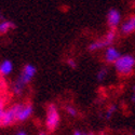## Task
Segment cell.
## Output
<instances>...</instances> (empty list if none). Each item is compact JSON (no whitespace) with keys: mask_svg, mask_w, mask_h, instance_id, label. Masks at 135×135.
<instances>
[{"mask_svg":"<svg viewBox=\"0 0 135 135\" xmlns=\"http://www.w3.org/2000/svg\"><path fill=\"white\" fill-rule=\"evenodd\" d=\"M114 66H115L118 74L123 75V76H128L135 68V57L130 54L121 55L118 59V61L114 64Z\"/></svg>","mask_w":135,"mask_h":135,"instance_id":"6da1fadb","label":"cell"},{"mask_svg":"<svg viewBox=\"0 0 135 135\" xmlns=\"http://www.w3.org/2000/svg\"><path fill=\"white\" fill-rule=\"evenodd\" d=\"M60 114L57 111V107L55 104L51 103L47 108V116H46V126L49 131H54L60 124Z\"/></svg>","mask_w":135,"mask_h":135,"instance_id":"7a4b0ae2","label":"cell"},{"mask_svg":"<svg viewBox=\"0 0 135 135\" xmlns=\"http://www.w3.org/2000/svg\"><path fill=\"white\" fill-rule=\"evenodd\" d=\"M23 106H24V104L16 103V104L11 106L8 110H6L3 118H2V121H1V126L8 127V126L13 124V123L16 121L17 116L20 114V111L22 110V108H23Z\"/></svg>","mask_w":135,"mask_h":135,"instance_id":"3957f363","label":"cell"},{"mask_svg":"<svg viewBox=\"0 0 135 135\" xmlns=\"http://www.w3.org/2000/svg\"><path fill=\"white\" fill-rule=\"evenodd\" d=\"M36 73H37V69H36L35 66H33L32 64H26L24 66L23 70H22L18 79L16 80V82L18 84H21V85L25 86L26 84H28L32 80V78L35 77Z\"/></svg>","mask_w":135,"mask_h":135,"instance_id":"277c9868","label":"cell"},{"mask_svg":"<svg viewBox=\"0 0 135 135\" xmlns=\"http://www.w3.org/2000/svg\"><path fill=\"white\" fill-rule=\"evenodd\" d=\"M121 23V13L117 9H110L107 12V24L110 30H116Z\"/></svg>","mask_w":135,"mask_h":135,"instance_id":"5b68a950","label":"cell"},{"mask_svg":"<svg viewBox=\"0 0 135 135\" xmlns=\"http://www.w3.org/2000/svg\"><path fill=\"white\" fill-rule=\"evenodd\" d=\"M105 61L107 62V63H110V64H115L117 61H118V59L121 56V54H120V52L118 51V49H116L115 47H108V48H106V50H105Z\"/></svg>","mask_w":135,"mask_h":135,"instance_id":"8992f818","label":"cell"},{"mask_svg":"<svg viewBox=\"0 0 135 135\" xmlns=\"http://www.w3.org/2000/svg\"><path fill=\"white\" fill-rule=\"evenodd\" d=\"M120 31L123 35H130L133 31H135V15L130 16L127 21H124V23L121 24Z\"/></svg>","mask_w":135,"mask_h":135,"instance_id":"52a82bcc","label":"cell"},{"mask_svg":"<svg viewBox=\"0 0 135 135\" xmlns=\"http://www.w3.org/2000/svg\"><path fill=\"white\" fill-rule=\"evenodd\" d=\"M32 112H33V107L31 104H26L23 106V108H22V110L20 111V114L17 116V119L16 121L18 122H24L26 121L27 119H29L32 115Z\"/></svg>","mask_w":135,"mask_h":135,"instance_id":"ba28073f","label":"cell"},{"mask_svg":"<svg viewBox=\"0 0 135 135\" xmlns=\"http://www.w3.org/2000/svg\"><path fill=\"white\" fill-rule=\"evenodd\" d=\"M13 70V63L9 61V60H4L3 62L0 63V75L4 76H9Z\"/></svg>","mask_w":135,"mask_h":135,"instance_id":"9c48e42d","label":"cell"},{"mask_svg":"<svg viewBox=\"0 0 135 135\" xmlns=\"http://www.w3.org/2000/svg\"><path fill=\"white\" fill-rule=\"evenodd\" d=\"M14 27H15L14 23H12V22H10V21H4L3 20V21L0 22V33H6L10 29H12Z\"/></svg>","mask_w":135,"mask_h":135,"instance_id":"30bf717a","label":"cell"},{"mask_svg":"<svg viewBox=\"0 0 135 135\" xmlns=\"http://www.w3.org/2000/svg\"><path fill=\"white\" fill-rule=\"evenodd\" d=\"M105 47H107V44L105 43V41L104 40H98V41H94L92 43H90L89 50L90 51H96V50H99V49H103Z\"/></svg>","mask_w":135,"mask_h":135,"instance_id":"8fae6325","label":"cell"},{"mask_svg":"<svg viewBox=\"0 0 135 135\" xmlns=\"http://www.w3.org/2000/svg\"><path fill=\"white\" fill-rule=\"evenodd\" d=\"M115 39H116V30H109L106 33V36H105V38L103 40L107 44V47H110V44L115 41Z\"/></svg>","mask_w":135,"mask_h":135,"instance_id":"7c38bea8","label":"cell"},{"mask_svg":"<svg viewBox=\"0 0 135 135\" xmlns=\"http://www.w3.org/2000/svg\"><path fill=\"white\" fill-rule=\"evenodd\" d=\"M116 110H117V105H116V104L110 105V106L108 107L107 111H106V114H105V118H106L107 120H109V119L112 117V115L115 114V111H116Z\"/></svg>","mask_w":135,"mask_h":135,"instance_id":"4fadbf2b","label":"cell"},{"mask_svg":"<svg viewBox=\"0 0 135 135\" xmlns=\"http://www.w3.org/2000/svg\"><path fill=\"white\" fill-rule=\"evenodd\" d=\"M66 112H67V114H68L69 116H71V117H76L77 116V109L73 106V105H67L66 106Z\"/></svg>","mask_w":135,"mask_h":135,"instance_id":"5bb4252c","label":"cell"},{"mask_svg":"<svg viewBox=\"0 0 135 135\" xmlns=\"http://www.w3.org/2000/svg\"><path fill=\"white\" fill-rule=\"evenodd\" d=\"M13 93L15 94V95H21L22 94V92H23V90H24V86L23 85H21V84H18L17 82H15V84L13 85Z\"/></svg>","mask_w":135,"mask_h":135,"instance_id":"9a60e30c","label":"cell"},{"mask_svg":"<svg viewBox=\"0 0 135 135\" xmlns=\"http://www.w3.org/2000/svg\"><path fill=\"white\" fill-rule=\"evenodd\" d=\"M108 74V70L106 68H102V69H99L98 73H97V80L98 81H102L105 79V77L107 76Z\"/></svg>","mask_w":135,"mask_h":135,"instance_id":"2e32d148","label":"cell"},{"mask_svg":"<svg viewBox=\"0 0 135 135\" xmlns=\"http://www.w3.org/2000/svg\"><path fill=\"white\" fill-rule=\"evenodd\" d=\"M4 108H3V104L2 102H0V126H1V121H2V118H3V115H4Z\"/></svg>","mask_w":135,"mask_h":135,"instance_id":"e0dca14e","label":"cell"},{"mask_svg":"<svg viewBox=\"0 0 135 135\" xmlns=\"http://www.w3.org/2000/svg\"><path fill=\"white\" fill-rule=\"evenodd\" d=\"M67 64H68V66L71 67V68H76V67H77V63H76V61L73 60V59H69L68 61H67Z\"/></svg>","mask_w":135,"mask_h":135,"instance_id":"ac0fdd59","label":"cell"},{"mask_svg":"<svg viewBox=\"0 0 135 135\" xmlns=\"http://www.w3.org/2000/svg\"><path fill=\"white\" fill-rule=\"evenodd\" d=\"M73 135H89V134H86V133H83V132H81V131H75Z\"/></svg>","mask_w":135,"mask_h":135,"instance_id":"d6986e66","label":"cell"},{"mask_svg":"<svg viewBox=\"0 0 135 135\" xmlns=\"http://www.w3.org/2000/svg\"><path fill=\"white\" fill-rule=\"evenodd\" d=\"M15 135H27V133H26L25 131H18Z\"/></svg>","mask_w":135,"mask_h":135,"instance_id":"ffe728a7","label":"cell"},{"mask_svg":"<svg viewBox=\"0 0 135 135\" xmlns=\"http://www.w3.org/2000/svg\"><path fill=\"white\" fill-rule=\"evenodd\" d=\"M132 100L135 103V94H133V95H132Z\"/></svg>","mask_w":135,"mask_h":135,"instance_id":"44dd1931","label":"cell"},{"mask_svg":"<svg viewBox=\"0 0 135 135\" xmlns=\"http://www.w3.org/2000/svg\"><path fill=\"white\" fill-rule=\"evenodd\" d=\"M38 135H47V134H46V133H43V132H40Z\"/></svg>","mask_w":135,"mask_h":135,"instance_id":"7402d4cb","label":"cell"},{"mask_svg":"<svg viewBox=\"0 0 135 135\" xmlns=\"http://www.w3.org/2000/svg\"><path fill=\"white\" fill-rule=\"evenodd\" d=\"M133 92H134V93H133V94H135V85H134V86H133Z\"/></svg>","mask_w":135,"mask_h":135,"instance_id":"603a6c76","label":"cell"},{"mask_svg":"<svg viewBox=\"0 0 135 135\" xmlns=\"http://www.w3.org/2000/svg\"><path fill=\"white\" fill-rule=\"evenodd\" d=\"M2 16V14H1V11H0V17H1Z\"/></svg>","mask_w":135,"mask_h":135,"instance_id":"cb8c5ba5","label":"cell"},{"mask_svg":"<svg viewBox=\"0 0 135 135\" xmlns=\"http://www.w3.org/2000/svg\"><path fill=\"white\" fill-rule=\"evenodd\" d=\"M89 135H94V134H92V133H91V134H89Z\"/></svg>","mask_w":135,"mask_h":135,"instance_id":"d4e9b609","label":"cell"}]
</instances>
